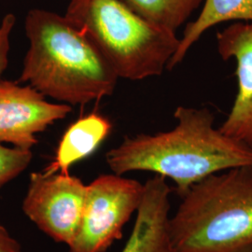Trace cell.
Returning <instances> with one entry per match:
<instances>
[{
	"label": "cell",
	"instance_id": "obj_1",
	"mask_svg": "<svg viewBox=\"0 0 252 252\" xmlns=\"http://www.w3.org/2000/svg\"><path fill=\"white\" fill-rule=\"evenodd\" d=\"M174 117L178 125L170 131L125 137L106 154L109 168L117 175L150 171L171 179L180 197L211 174L252 165V148L216 129L208 108L178 107Z\"/></svg>",
	"mask_w": 252,
	"mask_h": 252
},
{
	"label": "cell",
	"instance_id": "obj_2",
	"mask_svg": "<svg viewBox=\"0 0 252 252\" xmlns=\"http://www.w3.org/2000/svg\"><path fill=\"white\" fill-rule=\"evenodd\" d=\"M29 48L18 82L67 105H84L113 94L117 74L98 48L63 15L28 11Z\"/></svg>",
	"mask_w": 252,
	"mask_h": 252
},
{
	"label": "cell",
	"instance_id": "obj_3",
	"mask_svg": "<svg viewBox=\"0 0 252 252\" xmlns=\"http://www.w3.org/2000/svg\"><path fill=\"white\" fill-rule=\"evenodd\" d=\"M169 217L174 252H252V165L192 184Z\"/></svg>",
	"mask_w": 252,
	"mask_h": 252
},
{
	"label": "cell",
	"instance_id": "obj_4",
	"mask_svg": "<svg viewBox=\"0 0 252 252\" xmlns=\"http://www.w3.org/2000/svg\"><path fill=\"white\" fill-rule=\"evenodd\" d=\"M64 16L98 48L119 79L162 75L180 38L136 14L121 0H70Z\"/></svg>",
	"mask_w": 252,
	"mask_h": 252
},
{
	"label": "cell",
	"instance_id": "obj_5",
	"mask_svg": "<svg viewBox=\"0 0 252 252\" xmlns=\"http://www.w3.org/2000/svg\"><path fill=\"white\" fill-rule=\"evenodd\" d=\"M144 184L123 175H101L86 185L84 206L69 252H105L140 206Z\"/></svg>",
	"mask_w": 252,
	"mask_h": 252
},
{
	"label": "cell",
	"instance_id": "obj_6",
	"mask_svg": "<svg viewBox=\"0 0 252 252\" xmlns=\"http://www.w3.org/2000/svg\"><path fill=\"white\" fill-rule=\"evenodd\" d=\"M85 192L86 185L69 173H32L23 210L54 241L68 246L81 223Z\"/></svg>",
	"mask_w": 252,
	"mask_h": 252
},
{
	"label": "cell",
	"instance_id": "obj_7",
	"mask_svg": "<svg viewBox=\"0 0 252 252\" xmlns=\"http://www.w3.org/2000/svg\"><path fill=\"white\" fill-rule=\"evenodd\" d=\"M70 105L53 103L30 85L0 80V143L31 150L36 135L66 117Z\"/></svg>",
	"mask_w": 252,
	"mask_h": 252
},
{
	"label": "cell",
	"instance_id": "obj_8",
	"mask_svg": "<svg viewBox=\"0 0 252 252\" xmlns=\"http://www.w3.org/2000/svg\"><path fill=\"white\" fill-rule=\"evenodd\" d=\"M223 60L234 58L238 91L225 122L219 129L252 149V22H237L217 34Z\"/></svg>",
	"mask_w": 252,
	"mask_h": 252
},
{
	"label": "cell",
	"instance_id": "obj_9",
	"mask_svg": "<svg viewBox=\"0 0 252 252\" xmlns=\"http://www.w3.org/2000/svg\"><path fill=\"white\" fill-rule=\"evenodd\" d=\"M170 193L162 176L147 180L133 232L122 252H174L168 234Z\"/></svg>",
	"mask_w": 252,
	"mask_h": 252
},
{
	"label": "cell",
	"instance_id": "obj_10",
	"mask_svg": "<svg viewBox=\"0 0 252 252\" xmlns=\"http://www.w3.org/2000/svg\"><path fill=\"white\" fill-rule=\"evenodd\" d=\"M111 129L107 118L91 113L79 119L65 131L59 143L55 159L44 171L67 174L69 167L94 153Z\"/></svg>",
	"mask_w": 252,
	"mask_h": 252
},
{
	"label": "cell",
	"instance_id": "obj_11",
	"mask_svg": "<svg viewBox=\"0 0 252 252\" xmlns=\"http://www.w3.org/2000/svg\"><path fill=\"white\" fill-rule=\"evenodd\" d=\"M234 20L252 22V0H205L197 19L186 26L166 69L172 70L180 64L207 30L218 24Z\"/></svg>",
	"mask_w": 252,
	"mask_h": 252
},
{
	"label": "cell",
	"instance_id": "obj_12",
	"mask_svg": "<svg viewBox=\"0 0 252 252\" xmlns=\"http://www.w3.org/2000/svg\"><path fill=\"white\" fill-rule=\"evenodd\" d=\"M121 1L148 22L175 33L205 2V0Z\"/></svg>",
	"mask_w": 252,
	"mask_h": 252
},
{
	"label": "cell",
	"instance_id": "obj_13",
	"mask_svg": "<svg viewBox=\"0 0 252 252\" xmlns=\"http://www.w3.org/2000/svg\"><path fill=\"white\" fill-rule=\"evenodd\" d=\"M32 158L31 150L14 146L9 148L0 143V189L25 171Z\"/></svg>",
	"mask_w": 252,
	"mask_h": 252
},
{
	"label": "cell",
	"instance_id": "obj_14",
	"mask_svg": "<svg viewBox=\"0 0 252 252\" xmlns=\"http://www.w3.org/2000/svg\"><path fill=\"white\" fill-rule=\"evenodd\" d=\"M16 18L12 13L7 14L0 24V80L8 67L10 50V35Z\"/></svg>",
	"mask_w": 252,
	"mask_h": 252
},
{
	"label": "cell",
	"instance_id": "obj_15",
	"mask_svg": "<svg viewBox=\"0 0 252 252\" xmlns=\"http://www.w3.org/2000/svg\"><path fill=\"white\" fill-rule=\"evenodd\" d=\"M0 252H23L20 244L0 223Z\"/></svg>",
	"mask_w": 252,
	"mask_h": 252
}]
</instances>
